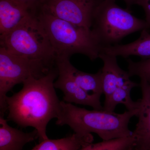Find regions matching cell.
Masks as SVG:
<instances>
[{"instance_id":"3","label":"cell","mask_w":150,"mask_h":150,"mask_svg":"<svg viewBox=\"0 0 150 150\" xmlns=\"http://www.w3.org/2000/svg\"><path fill=\"white\" fill-rule=\"evenodd\" d=\"M34 14L46 31L56 58H70L75 54L85 55L91 61L99 58L103 46L91 29L77 26L40 8Z\"/></svg>"},{"instance_id":"12","label":"cell","mask_w":150,"mask_h":150,"mask_svg":"<svg viewBox=\"0 0 150 150\" xmlns=\"http://www.w3.org/2000/svg\"><path fill=\"white\" fill-rule=\"evenodd\" d=\"M38 138L35 129L25 133L9 126L8 120L0 116V150H22L25 145Z\"/></svg>"},{"instance_id":"14","label":"cell","mask_w":150,"mask_h":150,"mask_svg":"<svg viewBox=\"0 0 150 150\" xmlns=\"http://www.w3.org/2000/svg\"><path fill=\"white\" fill-rule=\"evenodd\" d=\"M93 141L91 134L74 133L62 139L43 140L31 150H79Z\"/></svg>"},{"instance_id":"20","label":"cell","mask_w":150,"mask_h":150,"mask_svg":"<svg viewBox=\"0 0 150 150\" xmlns=\"http://www.w3.org/2000/svg\"><path fill=\"white\" fill-rule=\"evenodd\" d=\"M24 5L34 11L39 6L43 0H15Z\"/></svg>"},{"instance_id":"5","label":"cell","mask_w":150,"mask_h":150,"mask_svg":"<svg viewBox=\"0 0 150 150\" xmlns=\"http://www.w3.org/2000/svg\"><path fill=\"white\" fill-rule=\"evenodd\" d=\"M148 29L145 20L137 18L115 0H103L94 13L91 30L103 47L118 44L131 33Z\"/></svg>"},{"instance_id":"13","label":"cell","mask_w":150,"mask_h":150,"mask_svg":"<svg viewBox=\"0 0 150 150\" xmlns=\"http://www.w3.org/2000/svg\"><path fill=\"white\" fill-rule=\"evenodd\" d=\"M101 53L125 58L135 56L142 59H150V33L148 29L143 30L140 37L134 42L103 47Z\"/></svg>"},{"instance_id":"6","label":"cell","mask_w":150,"mask_h":150,"mask_svg":"<svg viewBox=\"0 0 150 150\" xmlns=\"http://www.w3.org/2000/svg\"><path fill=\"white\" fill-rule=\"evenodd\" d=\"M38 60L30 59L10 53L0 47V110L4 116L7 110V94L15 86L23 83L28 78L39 79L54 67Z\"/></svg>"},{"instance_id":"19","label":"cell","mask_w":150,"mask_h":150,"mask_svg":"<svg viewBox=\"0 0 150 150\" xmlns=\"http://www.w3.org/2000/svg\"><path fill=\"white\" fill-rule=\"evenodd\" d=\"M139 6H141L145 11V21L147 25L148 29H150V0H140Z\"/></svg>"},{"instance_id":"22","label":"cell","mask_w":150,"mask_h":150,"mask_svg":"<svg viewBox=\"0 0 150 150\" xmlns=\"http://www.w3.org/2000/svg\"><path fill=\"white\" fill-rule=\"evenodd\" d=\"M149 89H150V83H149Z\"/></svg>"},{"instance_id":"15","label":"cell","mask_w":150,"mask_h":150,"mask_svg":"<svg viewBox=\"0 0 150 150\" xmlns=\"http://www.w3.org/2000/svg\"><path fill=\"white\" fill-rule=\"evenodd\" d=\"M72 76L78 85L89 94L100 99L103 94L101 69L96 74H90L77 69L69 65Z\"/></svg>"},{"instance_id":"11","label":"cell","mask_w":150,"mask_h":150,"mask_svg":"<svg viewBox=\"0 0 150 150\" xmlns=\"http://www.w3.org/2000/svg\"><path fill=\"white\" fill-rule=\"evenodd\" d=\"M33 13L29 8L15 0H0V35L10 32Z\"/></svg>"},{"instance_id":"16","label":"cell","mask_w":150,"mask_h":150,"mask_svg":"<svg viewBox=\"0 0 150 150\" xmlns=\"http://www.w3.org/2000/svg\"><path fill=\"white\" fill-rule=\"evenodd\" d=\"M140 86L137 83L130 81L125 85L115 90L111 96L104 100L103 110L113 112L118 104H123L128 110H136L139 108V100L133 101L131 92L134 88Z\"/></svg>"},{"instance_id":"7","label":"cell","mask_w":150,"mask_h":150,"mask_svg":"<svg viewBox=\"0 0 150 150\" xmlns=\"http://www.w3.org/2000/svg\"><path fill=\"white\" fill-rule=\"evenodd\" d=\"M103 0H43L37 8L72 24L91 29L96 10Z\"/></svg>"},{"instance_id":"2","label":"cell","mask_w":150,"mask_h":150,"mask_svg":"<svg viewBox=\"0 0 150 150\" xmlns=\"http://www.w3.org/2000/svg\"><path fill=\"white\" fill-rule=\"evenodd\" d=\"M139 108L118 113L104 110H89L61 101V108L56 123L68 125L74 132L80 134H97L103 141L129 137L130 120L137 116Z\"/></svg>"},{"instance_id":"10","label":"cell","mask_w":150,"mask_h":150,"mask_svg":"<svg viewBox=\"0 0 150 150\" xmlns=\"http://www.w3.org/2000/svg\"><path fill=\"white\" fill-rule=\"evenodd\" d=\"M116 57L103 53L99 54V58L103 63L101 70L105 100L108 99L116 89L131 81L128 72L118 66Z\"/></svg>"},{"instance_id":"9","label":"cell","mask_w":150,"mask_h":150,"mask_svg":"<svg viewBox=\"0 0 150 150\" xmlns=\"http://www.w3.org/2000/svg\"><path fill=\"white\" fill-rule=\"evenodd\" d=\"M142 98L139 100L138 123L133 132L134 150H150V91L149 83L141 80Z\"/></svg>"},{"instance_id":"8","label":"cell","mask_w":150,"mask_h":150,"mask_svg":"<svg viewBox=\"0 0 150 150\" xmlns=\"http://www.w3.org/2000/svg\"><path fill=\"white\" fill-rule=\"evenodd\" d=\"M69 59L60 57L56 59L58 76L54 85L55 88L59 89L64 93L63 101L72 104L88 105L96 110H103L100 99L89 94L75 81L70 71Z\"/></svg>"},{"instance_id":"4","label":"cell","mask_w":150,"mask_h":150,"mask_svg":"<svg viewBox=\"0 0 150 150\" xmlns=\"http://www.w3.org/2000/svg\"><path fill=\"white\" fill-rule=\"evenodd\" d=\"M1 47L12 54L56 66V56L48 35L34 13L6 34L0 35Z\"/></svg>"},{"instance_id":"21","label":"cell","mask_w":150,"mask_h":150,"mask_svg":"<svg viewBox=\"0 0 150 150\" xmlns=\"http://www.w3.org/2000/svg\"><path fill=\"white\" fill-rule=\"evenodd\" d=\"M126 3V5L128 9L131 6L134 5L139 4L140 0H123Z\"/></svg>"},{"instance_id":"17","label":"cell","mask_w":150,"mask_h":150,"mask_svg":"<svg viewBox=\"0 0 150 150\" xmlns=\"http://www.w3.org/2000/svg\"><path fill=\"white\" fill-rule=\"evenodd\" d=\"M135 140L133 135L99 143H91L79 150H134Z\"/></svg>"},{"instance_id":"18","label":"cell","mask_w":150,"mask_h":150,"mask_svg":"<svg viewBox=\"0 0 150 150\" xmlns=\"http://www.w3.org/2000/svg\"><path fill=\"white\" fill-rule=\"evenodd\" d=\"M128 73L130 77L137 76L141 80L150 83V59H142L139 62H134L129 59Z\"/></svg>"},{"instance_id":"1","label":"cell","mask_w":150,"mask_h":150,"mask_svg":"<svg viewBox=\"0 0 150 150\" xmlns=\"http://www.w3.org/2000/svg\"><path fill=\"white\" fill-rule=\"evenodd\" d=\"M58 76L56 66L42 77L28 78L19 91L7 97L8 121L22 128L33 127L41 142L48 139L47 125L52 119L57 118L60 112L61 101L54 85Z\"/></svg>"}]
</instances>
